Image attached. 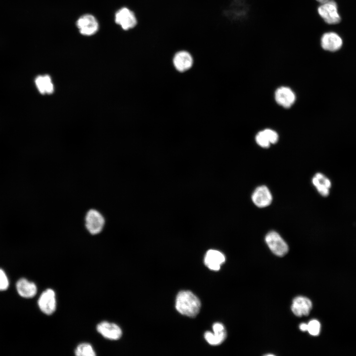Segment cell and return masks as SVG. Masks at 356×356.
I'll list each match as a JSON object with an SVG mask.
<instances>
[{
    "mask_svg": "<svg viewBox=\"0 0 356 356\" xmlns=\"http://www.w3.org/2000/svg\"><path fill=\"white\" fill-rule=\"evenodd\" d=\"M201 303L199 299L189 291H181L176 299V308L181 314L195 317L199 312Z\"/></svg>",
    "mask_w": 356,
    "mask_h": 356,
    "instance_id": "obj_1",
    "label": "cell"
},
{
    "mask_svg": "<svg viewBox=\"0 0 356 356\" xmlns=\"http://www.w3.org/2000/svg\"><path fill=\"white\" fill-rule=\"evenodd\" d=\"M105 223L102 214L95 209L89 210L85 216V226L88 232L92 235L101 233Z\"/></svg>",
    "mask_w": 356,
    "mask_h": 356,
    "instance_id": "obj_2",
    "label": "cell"
},
{
    "mask_svg": "<svg viewBox=\"0 0 356 356\" xmlns=\"http://www.w3.org/2000/svg\"><path fill=\"white\" fill-rule=\"evenodd\" d=\"M316 10L320 18L327 24H336L341 21L337 4L333 0L318 4Z\"/></svg>",
    "mask_w": 356,
    "mask_h": 356,
    "instance_id": "obj_3",
    "label": "cell"
},
{
    "mask_svg": "<svg viewBox=\"0 0 356 356\" xmlns=\"http://www.w3.org/2000/svg\"><path fill=\"white\" fill-rule=\"evenodd\" d=\"M265 241L271 251L277 256L283 257L288 252V244L275 231H269L266 235Z\"/></svg>",
    "mask_w": 356,
    "mask_h": 356,
    "instance_id": "obj_4",
    "label": "cell"
},
{
    "mask_svg": "<svg viewBox=\"0 0 356 356\" xmlns=\"http://www.w3.org/2000/svg\"><path fill=\"white\" fill-rule=\"evenodd\" d=\"M40 310L46 315L52 314L56 310V301L55 292L47 289L41 295L38 301Z\"/></svg>",
    "mask_w": 356,
    "mask_h": 356,
    "instance_id": "obj_5",
    "label": "cell"
},
{
    "mask_svg": "<svg viewBox=\"0 0 356 356\" xmlns=\"http://www.w3.org/2000/svg\"><path fill=\"white\" fill-rule=\"evenodd\" d=\"M272 195L266 185H260L256 188L251 195L253 203L257 207L263 208L269 206L272 201Z\"/></svg>",
    "mask_w": 356,
    "mask_h": 356,
    "instance_id": "obj_6",
    "label": "cell"
},
{
    "mask_svg": "<svg viewBox=\"0 0 356 356\" xmlns=\"http://www.w3.org/2000/svg\"><path fill=\"white\" fill-rule=\"evenodd\" d=\"M319 41L320 45L323 50L331 52L339 50L343 44L341 37L337 34L333 32H325L322 34Z\"/></svg>",
    "mask_w": 356,
    "mask_h": 356,
    "instance_id": "obj_7",
    "label": "cell"
},
{
    "mask_svg": "<svg viewBox=\"0 0 356 356\" xmlns=\"http://www.w3.org/2000/svg\"><path fill=\"white\" fill-rule=\"evenodd\" d=\"M96 330L103 337L111 340H118L122 335V331L118 325L105 321L97 324Z\"/></svg>",
    "mask_w": 356,
    "mask_h": 356,
    "instance_id": "obj_8",
    "label": "cell"
},
{
    "mask_svg": "<svg viewBox=\"0 0 356 356\" xmlns=\"http://www.w3.org/2000/svg\"><path fill=\"white\" fill-rule=\"evenodd\" d=\"M80 33L86 36L94 34L98 29V23L95 18L90 14L81 16L77 22Z\"/></svg>",
    "mask_w": 356,
    "mask_h": 356,
    "instance_id": "obj_9",
    "label": "cell"
},
{
    "mask_svg": "<svg viewBox=\"0 0 356 356\" xmlns=\"http://www.w3.org/2000/svg\"><path fill=\"white\" fill-rule=\"evenodd\" d=\"M115 22L125 30L134 28L137 23L134 13L126 7L122 8L116 12Z\"/></svg>",
    "mask_w": 356,
    "mask_h": 356,
    "instance_id": "obj_10",
    "label": "cell"
},
{
    "mask_svg": "<svg viewBox=\"0 0 356 356\" xmlns=\"http://www.w3.org/2000/svg\"><path fill=\"white\" fill-rule=\"evenodd\" d=\"M312 309V303L307 297L298 296L295 298L292 302L291 309L297 316H307Z\"/></svg>",
    "mask_w": 356,
    "mask_h": 356,
    "instance_id": "obj_11",
    "label": "cell"
},
{
    "mask_svg": "<svg viewBox=\"0 0 356 356\" xmlns=\"http://www.w3.org/2000/svg\"><path fill=\"white\" fill-rule=\"evenodd\" d=\"M295 95L289 88L281 87L277 89L275 92V99L280 105L289 108L291 106L295 100Z\"/></svg>",
    "mask_w": 356,
    "mask_h": 356,
    "instance_id": "obj_12",
    "label": "cell"
},
{
    "mask_svg": "<svg viewBox=\"0 0 356 356\" xmlns=\"http://www.w3.org/2000/svg\"><path fill=\"white\" fill-rule=\"evenodd\" d=\"M225 260V256L222 253L216 250H210L206 254L204 263L210 269L217 271Z\"/></svg>",
    "mask_w": 356,
    "mask_h": 356,
    "instance_id": "obj_13",
    "label": "cell"
},
{
    "mask_svg": "<svg viewBox=\"0 0 356 356\" xmlns=\"http://www.w3.org/2000/svg\"><path fill=\"white\" fill-rule=\"evenodd\" d=\"M193 62L192 57L186 51L178 52L173 58V63L176 69L180 72L189 69L192 66Z\"/></svg>",
    "mask_w": 356,
    "mask_h": 356,
    "instance_id": "obj_14",
    "label": "cell"
},
{
    "mask_svg": "<svg viewBox=\"0 0 356 356\" xmlns=\"http://www.w3.org/2000/svg\"><path fill=\"white\" fill-rule=\"evenodd\" d=\"M16 290L19 295L25 298H32L37 294L36 285L25 278H21L16 284Z\"/></svg>",
    "mask_w": 356,
    "mask_h": 356,
    "instance_id": "obj_15",
    "label": "cell"
},
{
    "mask_svg": "<svg viewBox=\"0 0 356 356\" xmlns=\"http://www.w3.org/2000/svg\"><path fill=\"white\" fill-rule=\"evenodd\" d=\"M312 183L318 193L323 197H327L329 194L331 186L330 179L320 173H316L312 178Z\"/></svg>",
    "mask_w": 356,
    "mask_h": 356,
    "instance_id": "obj_16",
    "label": "cell"
},
{
    "mask_svg": "<svg viewBox=\"0 0 356 356\" xmlns=\"http://www.w3.org/2000/svg\"><path fill=\"white\" fill-rule=\"evenodd\" d=\"M35 83L39 91L42 94L45 93L49 94L53 91V86L51 79L48 75L37 77Z\"/></svg>",
    "mask_w": 356,
    "mask_h": 356,
    "instance_id": "obj_17",
    "label": "cell"
},
{
    "mask_svg": "<svg viewBox=\"0 0 356 356\" xmlns=\"http://www.w3.org/2000/svg\"><path fill=\"white\" fill-rule=\"evenodd\" d=\"M214 333L211 332H206L204 334V337L207 342L212 345H218L222 343L225 340L226 334L224 330L220 331H214Z\"/></svg>",
    "mask_w": 356,
    "mask_h": 356,
    "instance_id": "obj_18",
    "label": "cell"
},
{
    "mask_svg": "<svg viewBox=\"0 0 356 356\" xmlns=\"http://www.w3.org/2000/svg\"><path fill=\"white\" fill-rule=\"evenodd\" d=\"M75 354L77 356H96L92 347L88 343H82L79 344L75 350Z\"/></svg>",
    "mask_w": 356,
    "mask_h": 356,
    "instance_id": "obj_19",
    "label": "cell"
},
{
    "mask_svg": "<svg viewBox=\"0 0 356 356\" xmlns=\"http://www.w3.org/2000/svg\"><path fill=\"white\" fill-rule=\"evenodd\" d=\"M320 330V324L317 320H312L308 323L307 331L311 335L317 336L319 334Z\"/></svg>",
    "mask_w": 356,
    "mask_h": 356,
    "instance_id": "obj_20",
    "label": "cell"
},
{
    "mask_svg": "<svg viewBox=\"0 0 356 356\" xmlns=\"http://www.w3.org/2000/svg\"><path fill=\"white\" fill-rule=\"evenodd\" d=\"M256 141L257 144L264 148L268 147L270 143L265 134L263 131L259 132L256 136Z\"/></svg>",
    "mask_w": 356,
    "mask_h": 356,
    "instance_id": "obj_21",
    "label": "cell"
},
{
    "mask_svg": "<svg viewBox=\"0 0 356 356\" xmlns=\"http://www.w3.org/2000/svg\"><path fill=\"white\" fill-rule=\"evenodd\" d=\"M9 286V281L5 272L0 268V291L6 290Z\"/></svg>",
    "mask_w": 356,
    "mask_h": 356,
    "instance_id": "obj_22",
    "label": "cell"
},
{
    "mask_svg": "<svg viewBox=\"0 0 356 356\" xmlns=\"http://www.w3.org/2000/svg\"><path fill=\"white\" fill-rule=\"evenodd\" d=\"M263 132L269 140L270 144L275 143L277 141L278 138V134L275 131L267 129L264 130Z\"/></svg>",
    "mask_w": 356,
    "mask_h": 356,
    "instance_id": "obj_23",
    "label": "cell"
},
{
    "mask_svg": "<svg viewBox=\"0 0 356 356\" xmlns=\"http://www.w3.org/2000/svg\"><path fill=\"white\" fill-rule=\"evenodd\" d=\"M300 329L302 331H306L308 330V324L302 323L299 326Z\"/></svg>",
    "mask_w": 356,
    "mask_h": 356,
    "instance_id": "obj_24",
    "label": "cell"
},
{
    "mask_svg": "<svg viewBox=\"0 0 356 356\" xmlns=\"http://www.w3.org/2000/svg\"><path fill=\"white\" fill-rule=\"evenodd\" d=\"M317 3L319 4H321L323 3H325L333 0H315Z\"/></svg>",
    "mask_w": 356,
    "mask_h": 356,
    "instance_id": "obj_25",
    "label": "cell"
}]
</instances>
